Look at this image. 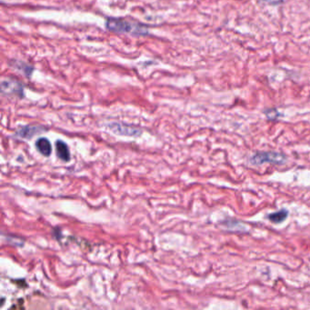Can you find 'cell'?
I'll return each mask as SVG.
<instances>
[{"mask_svg": "<svg viewBox=\"0 0 310 310\" xmlns=\"http://www.w3.org/2000/svg\"><path fill=\"white\" fill-rule=\"evenodd\" d=\"M56 149H57V155L63 161H68L70 159V151L65 142L59 140L56 143Z\"/></svg>", "mask_w": 310, "mask_h": 310, "instance_id": "cell-4", "label": "cell"}, {"mask_svg": "<svg viewBox=\"0 0 310 310\" xmlns=\"http://www.w3.org/2000/svg\"><path fill=\"white\" fill-rule=\"evenodd\" d=\"M14 67L18 68V70H20V71H23V73H25L27 76H30L31 73L33 71V68H32V67H30V66L26 65V64L22 63V62H17V61H15V62H14Z\"/></svg>", "mask_w": 310, "mask_h": 310, "instance_id": "cell-7", "label": "cell"}, {"mask_svg": "<svg viewBox=\"0 0 310 310\" xmlns=\"http://www.w3.org/2000/svg\"><path fill=\"white\" fill-rule=\"evenodd\" d=\"M285 155L277 152H259L256 153L251 159V162L256 165H261L263 163H274L280 164L285 161Z\"/></svg>", "mask_w": 310, "mask_h": 310, "instance_id": "cell-2", "label": "cell"}, {"mask_svg": "<svg viewBox=\"0 0 310 310\" xmlns=\"http://www.w3.org/2000/svg\"><path fill=\"white\" fill-rule=\"evenodd\" d=\"M106 27L108 30L116 33L131 34L133 36H143L148 34L147 27L138 23H132L120 18H108Z\"/></svg>", "mask_w": 310, "mask_h": 310, "instance_id": "cell-1", "label": "cell"}, {"mask_svg": "<svg viewBox=\"0 0 310 310\" xmlns=\"http://www.w3.org/2000/svg\"><path fill=\"white\" fill-rule=\"evenodd\" d=\"M287 215H288L287 210L281 209L279 211H277L275 213L269 214L268 217H269V220L271 221V222H273L275 224H279V223H281V222L286 220Z\"/></svg>", "mask_w": 310, "mask_h": 310, "instance_id": "cell-6", "label": "cell"}, {"mask_svg": "<svg viewBox=\"0 0 310 310\" xmlns=\"http://www.w3.org/2000/svg\"><path fill=\"white\" fill-rule=\"evenodd\" d=\"M259 1H261V2H264V3L268 4V5H271V6L279 5V4H281V3L283 2V0H259Z\"/></svg>", "mask_w": 310, "mask_h": 310, "instance_id": "cell-8", "label": "cell"}, {"mask_svg": "<svg viewBox=\"0 0 310 310\" xmlns=\"http://www.w3.org/2000/svg\"><path fill=\"white\" fill-rule=\"evenodd\" d=\"M36 147L37 150L41 153L42 155L45 156H49L52 151L51 144L49 142L48 138L41 137L36 141Z\"/></svg>", "mask_w": 310, "mask_h": 310, "instance_id": "cell-5", "label": "cell"}, {"mask_svg": "<svg viewBox=\"0 0 310 310\" xmlns=\"http://www.w3.org/2000/svg\"><path fill=\"white\" fill-rule=\"evenodd\" d=\"M2 91L6 94H13L19 96L23 95V86L16 79L7 78L4 79L1 83Z\"/></svg>", "mask_w": 310, "mask_h": 310, "instance_id": "cell-3", "label": "cell"}]
</instances>
